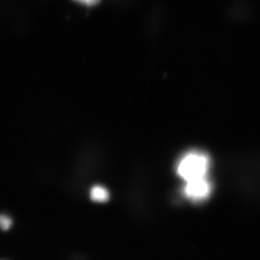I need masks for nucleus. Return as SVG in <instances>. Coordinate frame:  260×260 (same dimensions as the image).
<instances>
[{"mask_svg":"<svg viewBox=\"0 0 260 260\" xmlns=\"http://www.w3.org/2000/svg\"><path fill=\"white\" fill-rule=\"evenodd\" d=\"M90 198L95 202L104 203L109 199V193L102 186H95L90 191Z\"/></svg>","mask_w":260,"mask_h":260,"instance_id":"7ed1b4c3","label":"nucleus"},{"mask_svg":"<svg viewBox=\"0 0 260 260\" xmlns=\"http://www.w3.org/2000/svg\"><path fill=\"white\" fill-rule=\"evenodd\" d=\"M210 167L209 158L200 152L186 154L177 167V174L185 181L207 177Z\"/></svg>","mask_w":260,"mask_h":260,"instance_id":"f257e3e1","label":"nucleus"},{"mask_svg":"<svg viewBox=\"0 0 260 260\" xmlns=\"http://www.w3.org/2000/svg\"><path fill=\"white\" fill-rule=\"evenodd\" d=\"M13 220L7 215H0V229L3 231H7L11 227Z\"/></svg>","mask_w":260,"mask_h":260,"instance_id":"20e7f679","label":"nucleus"},{"mask_svg":"<svg viewBox=\"0 0 260 260\" xmlns=\"http://www.w3.org/2000/svg\"><path fill=\"white\" fill-rule=\"evenodd\" d=\"M75 1L78 2L82 4L88 5V6H93V5H97L100 0H75Z\"/></svg>","mask_w":260,"mask_h":260,"instance_id":"39448f33","label":"nucleus"},{"mask_svg":"<svg viewBox=\"0 0 260 260\" xmlns=\"http://www.w3.org/2000/svg\"><path fill=\"white\" fill-rule=\"evenodd\" d=\"M184 194L191 200H203L209 196L211 191V185L208 178L194 179V180L186 181L184 187Z\"/></svg>","mask_w":260,"mask_h":260,"instance_id":"f03ea898","label":"nucleus"}]
</instances>
